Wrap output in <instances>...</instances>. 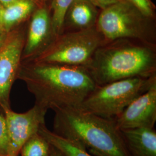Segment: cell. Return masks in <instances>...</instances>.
<instances>
[{
	"label": "cell",
	"mask_w": 156,
	"mask_h": 156,
	"mask_svg": "<svg viewBox=\"0 0 156 156\" xmlns=\"http://www.w3.org/2000/svg\"><path fill=\"white\" fill-rule=\"evenodd\" d=\"M17 78L47 110L80 106L97 86L86 67L33 60L21 63Z\"/></svg>",
	"instance_id": "obj_1"
},
{
	"label": "cell",
	"mask_w": 156,
	"mask_h": 156,
	"mask_svg": "<svg viewBox=\"0 0 156 156\" xmlns=\"http://www.w3.org/2000/svg\"><path fill=\"white\" fill-rule=\"evenodd\" d=\"M97 86L156 76V44L120 38L105 42L86 66Z\"/></svg>",
	"instance_id": "obj_2"
},
{
	"label": "cell",
	"mask_w": 156,
	"mask_h": 156,
	"mask_svg": "<svg viewBox=\"0 0 156 156\" xmlns=\"http://www.w3.org/2000/svg\"><path fill=\"white\" fill-rule=\"evenodd\" d=\"M54 133L71 140L94 156H129L115 120L78 107L54 111Z\"/></svg>",
	"instance_id": "obj_3"
},
{
	"label": "cell",
	"mask_w": 156,
	"mask_h": 156,
	"mask_svg": "<svg viewBox=\"0 0 156 156\" xmlns=\"http://www.w3.org/2000/svg\"><path fill=\"white\" fill-rule=\"evenodd\" d=\"M155 19L146 16L129 1L120 0L101 10L95 27L105 42L120 38L156 44Z\"/></svg>",
	"instance_id": "obj_4"
},
{
	"label": "cell",
	"mask_w": 156,
	"mask_h": 156,
	"mask_svg": "<svg viewBox=\"0 0 156 156\" xmlns=\"http://www.w3.org/2000/svg\"><path fill=\"white\" fill-rule=\"evenodd\" d=\"M155 84L156 76L128 78L97 86L80 107L101 117L114 120L133 101Z\"/></svg>",
	"instance_id": "obj_5"
},
{
	"label": "cell",
	"mask_w": 156,
	"mask_h": 156,
	"mask_svg": "<svg viewBox=\"0 0 156 156\" xmlns=\"http://www.w3.org/2000/svg\"><path fill=\"white\" fill-rule=\"evenodd\" d=\"M105 42L95 26L62 32L56 35L45 50L31 60L86 67L95 51Z\"/></svg>",
	"instance_id": "obj_6"
},
{
	"label": "cell",
	"mask_w": 156,
	"mask_h": 156,
	"mask_svg": "<svg viewBox=\"0 0 156 156\" xmlns=\"http://www.w3.org/2000/svg\"><path fill=\"white\" fill-rule=\"evenodd\" d=\"M5 118L8 135V156H18L23 145L39 128L45 124V117L48 111L44 108L35 104L28 111L17 113L10 107H2Z\"/></svg>",
	"instance_id": "obj_7"
},
{
	"label": "cell",
	"mask_w": 156,
	"mask_h": 156,
	"mask_svg": "<svg viewBox=\"0 0 156 156\" xmlns=\"http://www.w3.org/2000/svg\"><path fill=\"white\" fill-rule=\"evenodd\" d=\"M26 34L23 31H12L0 48V105L9 106L12 86L20 69Z\"/></svg>",
	"instance_id": "obj_8"
},
{
	"label": "cell",
	"mask_w": 156,
	"mask_h": 156,
	"mask_svg": "<svg viewBox=\"0 0 156 156\" xmlns=\"http://www.w3.org/2000/svg\"><path fill=\"white\" fill-rule=\"evenodd\" d=\"M114 120L120 131L154 128L156 122V84L133 101Z\"/></svg>",
	"instance_id": "obj_9"
},
{
	"label": "cell",
	"mask_w": 156,
	"mask_h": 156,
	"mask_svg": "<svg viewBox=\"0 0 156 156\" xmlns=\"http://www.w3.org/2000/svg\"><path fill=\"white\" fill-rule=\"evenodd\" d=\"M55 37L50 10L42 4L30 16L23 51V60H33L45 50Z\"/></svg>",
	"instance_id": "obj_10"
},
{
	"label": "cell",
	"mask_w": 156,
	"mask_h": 156,
	"mask_svg": "<svg viewBox=\"0 0 156 156\" xmlns=\"http://www.w3.org/2000/svg\"><path fill=\"white\" fill-rule=\"evenodd\" d=\"M99 13L89 0H74L66 14L62 33L94 27Z\"/></svg>",
	"instance_id": "obj_11"
},
{
	"label": "cell",
	"mask_w": 156,
	"mask_h": 156,
	"mask_svg": "<svg viewBox=\"0 0 156 156\" xmlns=\"http://www.w3.org/2000/svg\"><path fill=\"white\" fill-rule=\"evenodd\" d=\"M129 156H156L154 128H140L121 131Z\"/></svg>",
	"instance_id": "obj_12"
},
{
	"label": "cell",
	"mask_w": 156,
	"mask_h": 156,
	"mask_svg": "<svg viewBox=\"0 0 156 156\" xmlns=\"http://www.w3.org/2000/svg\"><path fill=\"white\" fill-rule=\"evenodd\" d=\"M41 4V2L37 0H19L4 6L1 16L2 30L9 33L14 27L31 16L37 8Z\"/></svg>",
	"instance_id": "obj_13"
},
{
	"label": "cell",
	"mask_w": 156,
	"mask_h": 156,
	"mask_svg": "<svg viewBox=\"0 0 156 156\" xmlns=\"http://www.w3.org/2000/svg\"><path fill=\"white\" fill-rule=\"evenodd\" d=\"M38 133L64 156H94L73 140L51 131L46 128L45 124L40 127Z\"/></svg>",
	"instance_id": "obj_14"
},
{
	"label": "cell",
	"mask_w": 156,
	"mask_h": 156,
	"mask_svg": "<svg viewBox=\"0 0 156 156\" xmlns=\"http://www.w3.org/2000/svg\"><path fill=\"white\" fill-rule=\"evenodd\" d=\"M51 146L37 133L34 134L23 145L21 156H50Z\"/></svg>",
	"instance_id": "obj_15"
},
{
	"label": "cell",
	"mask_w": 156,
	"mask_h": 156,
	"mask_svg": "<svg viewBox=\"0 0 156 156\" xmlns=\"http://www.w3.org/2000/svg\"><path fill=\"white\" fill-rule=\"evenodd\" d=\"M74 0H51V20L55 35L62 33L64 18L69 7Z\"/></svg>",
	"instance_id": "obj_16"
},
{
	"label": "cell",
	"mask_w": 156,
	"mask_h": 156,
	"mask_svg": "<svg viewBox=\"0 0 156 156\" xmlns=\"http://www.w3.org/2000/svg\"><path fill=\"white\" fill-rule=\"evenodd\" d=\"M143 15L148 17L155 19L156 7L151 0H128Z\"/></svg>",
	"instance_id": "obj_17"
},
{
	"label": "cell",
	"mask_w": 156,
	"mask_h": 156,
	"mask_svg": "<svg viewBox=\"0 0 156 156\" xmlns=\"http://www.w3.org/2000/svg\"><path fill=\"white\" fill-rule=\"evenodd\" d=\"M8 135L5 118L0 113V154L8 156Z\"/></svg>",
	"instance_id": "obj_18"
},
{
	"label": "cell",
	"mask_w": 156,
	"mask_h": 156,
	"mask_svg": "<svg viewBox=\"0 0 156 156\" xmlns=\"http://www.w3.org/2000/svg\"><path fill=\"white\" fill-rule=\"evenodd\" d=\"M89 1L97 8L102 10L106 8V7L117 2L120 0H89Z\"/></svg>",
	"instance_id": "obj_19"
},
{
	"label": "cell",
	"mask_w": 156,
	"mask_h": 156,
	"mask_svg": "<svg viewBox=\"0 0 156 156\" xmlns=\"http://www.w3.org/2000/svg\"><path fill=\"white\" fill-rule=\"evenodd\" d=\"M8 34L0 30V48L4 45L7 39Z\"/></svg>",
	"instance_id": "obj_20"
},
{
	"label": "cell",
	"mask_w": 156,
	"mask_h": 156,
	"mask_svg": "<svg viewBox=\"0 0 156 156\" xmlns=\"http://www.w3.org/2000/svg\"><path fill=\"white\" fill-rule=\"evenodd\" d=\"M50 156H64V155L62 154L60 151L57 150L56 148L51 146Z\"/></svg>",
	"instance_id": "obj_21"
},
{
	"label": "cell",
	"mask_w": 156,
	"mask_h": 156,
	"mask_svg": "<svg viewBox=\"0 0 156 156\" xmlns=\"http://www.w3.org/2000/svg\"><path fill=\"white\" fill-rule=\"evenodd\" d=\"M17 1H19V0H0V4L3 6H6L11 4L13 2H16ZM37 1L42 2V0H37Z\"/></svg>",
	"instance_id": "obj_22"
},
{
	"label": "cell",
	"mask_w": 156,
	"mask_h": 156,
	"mask_svg": "<svg viewBox=\"0 0 156 156\" xmlns=\"http://www.w3.org/2000/svg\"><path fill=\"white\" fill-rule=\"evenodd\" d=\"M3 8H4V6L0 4V30H1V31H4L2 30V26H1V16H2V13Z\"/></svg>",
	"instance_id": "obj_23"
},
{
	"label": "cell",
	"mask_w": 156,
	"mask_h": 156,
	"mask_svg": "<svg viewBox=\"0 0 156 156\" xmlns=\"http://www.w3.org/2000/svg\"><path fill=\"white\" fill-rule=\"evenodd\" d=\"M0 156H8L6 155H4V154H0Z\"/></svg>",
	"instance_id": "obj_24"
},
{
	"label": "cell",
	"mask_w": 156,
	"mask_h": 156,
	"mask_svg": "<svg viewBox=\"0 0 156 156\" xmlns=\"http://www.w3.org/2000/svg\"><path fill=\"white\" fill-rule=\"evenodd\" d=\"M127 1H128V0H127Z\"/></svg>",
	"instance_id": "obj_25"
}]
</instances>
